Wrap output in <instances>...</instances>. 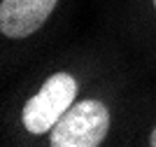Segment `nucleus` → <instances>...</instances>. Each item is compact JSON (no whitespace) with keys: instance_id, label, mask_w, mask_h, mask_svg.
<instances>
[{"instance_id":"obj_1","label":"nucleus","mask_w":156,"mask_h":147,"mask_svg":"<svg viewBox=\"0 0 156 147\" xmlns=\"http://www.w3.org/2000/svg\"><path fill=\"white\" fill-rule=\"evenodd\" d=\"M110 128V112L103 103L84 101L70 105L51 128V147H96Z\"/></svg>"},{"instance_id":"obj_2","label":"nucleus","mask_w":156,"mask_h":147,"mask_svg":"<svg viewBox=\"0 0 156 147\" xmlns=\"http://www.w3.org/2000/svg\"><path fill=\"white\" fill-rule=\"evenodd\" d=\"M77 82L68 72H56L42 84V89L23 105V124L30 133H47L75 101Z\"/></svg>"},{"instance_id":"obj_3","label":"nucleus","mask_w":156,"mask_h":147,"mask_svg":"<svg viewBox=\"0 0 156 147\" xmlns=\"http://www.w3.org/2000/svg\"><path fill=\"white\" fill-rule=\"evenodd\" d=\"M54 5L56 0H2L0 31L7 38H26L47 21Z\"/></svg>"},{"instance_id":"obj_4","label":"nucleus","mask_w":156,"mask_h":147,"mask_svg":"<svg viewBox=\"0 0 156 147\" xmlns=\"http://www.w3.org/2000/svg\"><path fill=\"white\" fill-rule=\"evenodd\" d=\"M149 145H154V147H156V128H154V131H151V138H149Z\"/></svg>"},{"instance_id":"obj_5","label":"nucleus","mask_w":156,"mask_h":147,"mask_svg":"<svg viewBox=\"0 0 156 147\" xmlns=\"http://www.w3.org/2000/svg\"><path fill=\"white\" fill-rule=\"evenodd\" d=\"M154 5H156V0H154Z\"/></svg>"}]
</instances>
